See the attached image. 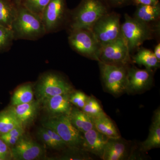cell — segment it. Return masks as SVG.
<instances>
[{"label":"cell","mask_w":160,"mask_h":160,"mask_svg":"<svg viewBox=\"0 0 160 160\" xmlns=\"http://www.w3.org/2000/svg\"><path fill=\"white\" fill-rule=\"evenodd\" d=\"M129 144L121 137L109 138L102 159L104 160H123L129 156Z\"/></svg>","instance_id":"16"},{"label":"cell","mask_w":160,"mask_h":160,"mask_svg":"<svg viewBox=\"0 0 160 160\" xmlns=\"http://www.w3.org/2000/svg\"><path fill=\"white\" fill-rule=\"evenodd\" d=\"M11 29L15 40L35 41L46 34L41 18L22 5L18 7L17 15Z\"/></svg>","instance_id":"3"},{"label":"cell","mask_w":160,"mask_h":160,"mask_svg":"<svg viewBox=\"0 0 160 160\" xmlns=\"http://www.w3.org/2000/svg\"><path fill=\"white\" fill-rule=\"evenodd\" d=\"M40 106L39 101L34 100L30 102L11 106L8 109L25 128L31 124L37 116Z\"/></svg>","instance_id":"14"},{"label":"cell","mask_w":160,"mask_h":160,"mask_svg":"<svg viewBox=\"0 0 160 160\" xmlns=\"http://www.w3.org/2000/svg\"><path fill=\"white\" fill-rule=\"evenodd\" d=\"M153 53L158 60L160 62V43H158L155 47Z\"/></svg>","instance_id":"35"},{"label":"cell","mask_w":160,"mask_h":160,"mask_svg":"<svg viewBox=\"0 0 160 160\" xmlns=\"http://www.w3.org/2000/svg\"><path fill=\"white\" fill-rule=\"evenodd\" d=\"M88 98V96L81 91H72L69 94L70 102L81 109L85 106Z\"/></svg>","instance_id":"30"},{"label":"cell","mask_w":160,"mask_h":160,"mask_svg":"<svg viewBox=\"0 0 160 160\" xmlns=\"http://www.w3.org/2000/svg\"><path fill=\"white\" fill-rule=\"evenodd\" d=\"M68 116L72 126L81 133L94 128L92 118L77 107H72Z\"/></svg>","instance_id":"19"},{"label":"cell","mask_w":160,"mask_h":160,"mask_svg":"<svg viewBox=\"0 0 160 160\" xmlns=\"http://www.w3.org/2000/svg\"><path fill=\"white\" fill-rule=\"evenodd\" d=\"M128 45L122 36L102 46L98 62L112 65L128 66L131 62Z\"/></svg>","instance_id":"10"},{"label":"cell","mask_w":160,"mask_h":160,"mask_svg":"<svg viewBox=\"0 0 160 160\" xmlns=\"http://www.w3.org/2000/svg\"><path fill=\"white\" fill-rule=\"evenodd\" d=\"M44 128L46 129L47 133L50 135L52 139L57 144L60 149H65L66 148H68L66 143L64 142L62 138L60 137V136L55 131L49 128H46V127Z\"/></svg>","instance_id":"32"},{"label":"cell","mask_w":160,"mask_h":160,"mask_svg":"<svg viewBox=\"0 0 160 160\" xmlns=\"http://www.w3.org/2000/svg\"><path fill=\"white\" fill-rule=\"evenodd\" d=\"M68 42L72 49L79 54L98 62L101 46L91 29L69 30Z\"/></svg>","instance_id":"6"},{"label":"cell","mask_w":160,"mask_h":160,"mask_svg":"<svg viewBox=\"0 0 160 160\" xmlns=\"http://www.w3.org/2000/svg\"><path fill=\"white\" fill-rule=\"evenodd\" d=\"M44 154L42 146L25 134L11 148L12 159L13 160H37L42 158Z\"/></svg>","instance_id":"12"},{"label":"cell","mask_w":160,"mask_h":160,"mask_svg":"<svg viewBox=\"0 0 160 160\" xmlns=\"http://www.w3.org/2000/svg\"><path fill=\"white\" fill-rule=\"evenodd\" d=\"M94 128L109 138L121 137L119 132L112 120L105 114L92 118Z\"/></svg>","instance_id":"20"},{"label":"cell","mask_w":160,"mask_h":160,"mask_svg":"<svg viewBox=\"0 0 160 160\" xmlns=\"http://www.w3.org/2000/svg\"><path fill=\"white\" fill-rule=\"evenodd\" d=\"M34 100V92L31 83L19 86L15 91L11 98V106L30 102Z\"/></svg>","instance_id":"23"},{"label":"cell","mask_w":160,"mask_h":160,"mask_svg":"<svg viewBox=\"0 0 160 160\" xmlns=\"http://www.w3.org/2000/svg\"><path fill=\"white\" fill-rule=\"evenodd\" d=\"M11 149L0 138V160L11 159Z\"/></svg>","instance_id":"31"},{"label":"cell","mask_w":160,"mask_h":160,"mask_svg":"<svg viewBox=\"0 0 160 160\" xmlns=\"http://www.w3.org/2000/svg\"><path fill=\"white\" fill-rule=\"evenodd\" d=\"M18 9L11 0H0V26L11 29L17 15Z\"/></svg>","instance_id":"21"},{"label":"cell","mask_w":160,"mask_h":160,"mask_svg":"<svg viewBox=\"0 0 160 160\" xmlns=\"http://www.w3.org/2000/svg\"><path fill=\"white\" fill-rule=\"evenodd\" d=\"M43 127L55 131L69 148L82 149L83 136L81 132L72 126L67 115L50 116L42 123Z\"/></svg>","instance_id":"5"},{"label":"cell","mask_w":160,"mask_h":160,"mask_svg":"<svg viewBox=\"0 0 160 160\" xmlns=\"http://www.w3.org/2000/svg\"><path fill=\"white\" fill-rule=\"evenodd\" d=\"M160 23L147 24L125 15V22L121 25L122 35L130 52L140 47L145 41L154 38L159 33Z\"/></svg>","instance_id":"2"},{"label":"cell","mask_w":160,"mask_h":160,"mask_svg":"<svg viewBox=\"0 0 160 160\" xmlns=\"http://www.w3.org/2000/svg\"><path fill=\"white\" fill-rule=\"evenodd\" d=\"M69 12L66 0H50L41 18L46 34L56 32L67 26Z\"/></svg>","instance_id":"8"},{"label":"cell","mask_w":160,"mask_h":160,"mask_svg":"<svg viewBox=\"0 0 160 160\" xmlns=\"http://www.w3.org/2000/svg\"><path fill=\"white\" fill-rule=\"evenodd\" d=\"M98 62L102 81L106 91L115 96L126 92L129 66Z\"/></svg>","instance_id":"7"},{"label":"cell","mask_w":160,"mask_h":160,"mask_svg":"<svg viewBox=\"0 0 160 160\" xmlns=\"http://www.w3.org/2000/svg\"><path fill=\"white\" fill-rule=\"evenodd\" d=\"M69 93L57 95L43 101L44 108L50 116L69 115L72 104L69 101Z\"/></svg>","instance_id":"15"},{"label":"cell","mask_w":160,"mask_h":160,"mask_svg":"<svg viewBox=\"0 0 160 160\" xmlns=\"http://www.w3.org/2000/svg\"><path fill=\"white\" fill-rule=\"evenodd\" d=\"M25 134V128L19 126L9 132L0 136V138L10 148L14 146L18 141Z\"/></svg>","instance_id":"26"},{"label":"cell","mask_w":160,"mask_h":160,"mask_svg":"<svg viewBox=\"0 0 160 160\" xmlns=\"http://www.w3.org/2000/svg\"><path fill=\"white\" fill-rule=\"evenodd\" d=\"M50 1V0H23L22 5L41 18L44 9Z\"/></svg>","instance_id":"27"},{"label":"cell","mask_w":160,"mask_h":160,"mask_svg":"<svg viewBox=\"0 0 160 160\" xmlns=\"http://www.w3.org/2000/svg\"><path fill=\"white\" fill-rule=\"evenodd\" d=\"M83 134L82 149L102 159L104 148L109 138L98 131L95 128Z\"/></svg>","instance_id":"13"},{"label":"cell","mask_w":160,"mask_h":160,"mask_svg":"<svg viewBox=\"0 0 160 160\" xmlns=\"http://www.w3.org/2000/svg\"><path fill=\"white\" fill-rule=\"evenodd\" d=\"M14 40L12 29L0 26V51L9 49Z\"/></svg>","instance_id":"28"},{"label":"cell","mask_w":160,"mask_h":160,"mask_svg":"<svg viewBox=\"0 0 160 160\" xmlns=\"http://www.w3.org/2000/svg\"><path fill=\"white\" fill-rule=\"evenodd\" d=\"M109 5L114 7H120L132 4V0H107Z\"/></svg>","instance_id":"33"},{"label":"cell","mask_w":160,"mask_h":160,"mask_svg":"<svg viewBox=\"0 0 160 160\" xmlns=\"http://www.w3.org/2000/svg\"><path fill=\"white\" fill-rule=\"evenodd\" d=\"M160 3L159 0H132V4L134 6L139 5H155Z\"/></svg>","instance_id":"34"},{"label":"cell","mask_w":160,"mask_h":160,"mask_svg":"<svg viewBox=\"0 0 160 160\" xmlns=\"http://www.w3.org/2000/svg\"><path fill=\"white\" fill-rule=\"evenodd\" d=\"M137 6L134 18L136 19L147 24L159 22L160 4L155 5H139Z\"/></svg>","instance_id":"18"},{"label":"cell","mask_w":160,"mask_h":160,"mask_svg":"<svg viewBox=\"0 0 160 160\" xmlns=\"http://www.w3.org/2000/svg\"><path fill=\"white\" fill-rule=\"evenodd\" d=\"M82 110L92 118L106 114L98 100L92 96H88Z\"/></svg>","instance_id":"25"},{"label":"cell","mask_w":160,"mask_h":160,"mask_svg":"<svg viewBox=\"0 0 160 160\" xmlns=\"http://www.w3.org/2000/svg\"><path fill=\"white\" fill-rule=\"evenodd\" d=\"M35 94L40 103L48 98L70 93L73 88L62 76L53 72L43 73L35 86Z\"/></svg>","instance_id":"4"},{"label":"cell","mask_w":160,"mask_h":160,"mask_svg":"<svg viewBox=\"0 0 160 160\" xmlns=\"http://www.w3.org/2000/svg\"><path fill=\"white\" fill-rule=\"evenodd\" d=\"M21 126L19 122L9 109L0 112V136Z\"/></svg>","instance_id":"24"},{"label":"cell","mask_w":160,"mask_h":160,"mask_svg":"<svg viewBox=\"0 0 160 160\" xmlns=\"http://www.w3.org/2000/svg\"><path fill=\"white\" fill-rule=\"evenodd\" d=\"M109 7L107 0H82L77 7L70 10L68 30L91 29L99 19L110 12Z\"/></svg>","instance_id":"1"},{"label":"cell","mask_w":160,"mask_h":160,"mask_svg":"<svg viewBox=\"0 0 160 160\" xmlns=\"http://www.w3.org/2000/svg\"><path fill=\"white\" fill-rule=\"evenodd\" d=\"M132 59L133 62L139 66H145L146 69L149 70H153L160 67V61L156 57L153 52L149 49L140 48Z\"/></svg>","instance_id":"22"},{"label":"cell","mask_w":160,"mask_h":160,"mask_svg":"<svg viewBox=\"0 0 160 160\" xmlns=\"http://www.w3.org/2000/svg\"><path fill=\"white\" fill-rule=\"evenodd\" d=\"M160 147V110L154 112L147 139L141 143L140 151L146 152Z\"/></svg>","instance_id":"17"},{"label":"cell","mask_w":160,"mask_h":160,"mask_svg":"<svg viewBox=\"0 0 160 160\" xmlns=\"http://www.w3.org/2000/svg\"><path fill=\"white\" fill-rule=\"evenodd\" d=\"M153 82V70L128 67L126 92L132 94L142 93L149 90Z\"/></svg>","instance_id":"11"},{"label":"cell","mask_w":160,"mask_h":160,"mask_svg":"<svg viewBox=\"0 0 160 160\" xmlns=\"http://www.w3.org/2000/svg\"><path fill=\"white\" fill-rule=\"evenodd\" d=\"M91 30L101 47L116 40L122 36L120 15L109 12L99 19Z\"/></svg>","instance_id":"9"},{"label":"cell","mask_w":160,"mask_h":160,"mask_svg":"<svg viewBox=\"0 0 160 160\" xmlns=\"http://www.w3.org/2000/svg\"><path fill=\"white\" fill-rule=\"evenodd\" d=\"M17 7L22 5L23 0H11Z\"/></svg>","instance_id":"36"},{"label":"cell","mask_w":160,"mask_h":160,"mask_svg":"<svg viewBox=\"0 0 160 160\" xmlns=\"http://www.w3.org/2000/svg\"><path fill=\"white\" fill-rule=\"evenodd\" d=\"M38 139L49 148L56 150H60L59 147L46 132L44 127H41L38 129L37 132Z\"/></svg>","instance_id":"29"}]
</instances>
